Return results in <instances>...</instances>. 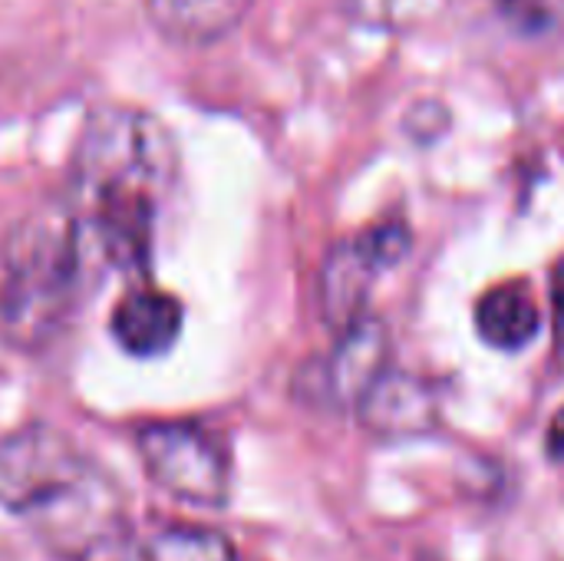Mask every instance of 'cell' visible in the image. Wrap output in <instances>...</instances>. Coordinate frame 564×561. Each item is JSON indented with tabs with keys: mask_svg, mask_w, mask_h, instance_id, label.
I'll use <instances>...</instances> for the list:
<instances>
[{
	"mask_svg": "<svg viewBox=\"0 0 564 561\" xmlns=\"http://www.w3.org/2000/svg\"><path fill=\"white\" fill-rule=\"evenodd\" d=\"M410 248V228L403 222H380L367 231L344 238L330 248L321 268V308L327 324L340 334L367 314L373 278L397 265Z\"/></svg>",
	"mask_w": 564,
	"mask_h": 561,
	"instance_id": "5b68a950",
	"label": "cell"
},
{
	"mask_svg": "<svg viewBox=\"0 0 564 561\" xmlns=\"http://www.w3.org/2000/svg\"><path fill=\"white\" fill-rule=\"evenodd\" d=\"M360 410L373 433L406 436V433H420L433 423L436 403H433V393L420 380L383 370L377 377V384L364 393Z\"/></svg>",
	"mask_w": 564,
	"mask_h": 561,
	"instance_id": "9c48e42d",
	"label": "cell"
},
{
	"mask_svg": "<svg viewBox=\"0 0 564 561\" xmlns=\"http://www.w3.org/2000/svg\"><path fill=\"white\" fill-rule=\"evenodd\" d=\"M172 132L139 106H99L76 136L66 208L102 271L142 278L162 198L175 185Z\"/></svg>",
	"mask_w": 564,
	"mask_h": 561,
	"instance_id": "6da1fadb",
	"label": "cell"
},
{
	"mask_svg": "<svg viewBox=\"0 0 564 561\" xmlns=\"http://www.w3.org/2000/svg\"><path fill=\"white\" fill-rule=\"evenodd\" d=\"M476 327L486 344L499 350H519L539 334L542 314L525 284H499L479 298Z\"/></svg>",
	"mask_w": 564,
	"mask_h": 561,
	"instance_id": "30bf717a",
	"label": "cell"
},
{
	"mask_svg": "<svg viewBox=\"0 0 564 561\" xmlns=\"http://www.w3.org/2000/svg\"><path fill=\"white\" fill-rule=\"evenodd\" d=\"M116 344L132 357H159L172 350L182 334V304L155 288L126 291L109 317Z\"/></svg>",
	"mask_w": 564,
	"mask_h": 561,
	"instance_id": "52a82bcc",
	"label": "cell"
},
{
	"mask_svg": "<svg viewBox=\"0 0 564 561\" xmlns=\"http://www.w3.org/2000/svg\"><path fill=\"white\" fill-rule=\"evenodd\" d=\"M0 265V321L26 347L53 337L106 274L66 202L20 222Z\"/></svg>",
	"mask_w": 564,
	"mask_h": 561,
	"instance_id": "3957f363",
	"label": "cell"
},
{
	"mask_svg": "<svg viewBox=\"0 0 564 561\" xmlns=\"http://www.w3.org/2000/svg\"><path fill=\"white\" fill-rule=\"evenodd\" d=\"M248 10L251 0H145L152 26L178 46H208L228 36Z\"/></svg>",
	"mask_w": 564,
	"mask_h": 561,
	"instance_id": "ba28073f",
	"label": "cell"
},
{
	"mask_svg": "<svg viewBox=\"0 0 564 561\" xmlns=\"http://www.w3.org/2000/svg\"><path fill=\"white\" fill-rule=\"evenodd\" d=\"M0 506L69 561L102 559L126 539L119 486L53 427L0 440Z\"/></svg>",
	"mask_w": 564,
	"mask_h": 561,
	"instance_id": "7a4b0ae2",
	"label": "cell"
},
{
	"mask_svg": "<svg viewBox=\"0 0 564 561\" xmlns=\"http://www.w3.org/2000/svg\"><path fill=\"white\" fill-rule=\"evenodd\" d=\"M135 446L159 489L202 509L225 506L231 466L218 436L195 423H149L139 430Z\"/></svg>",
	"mask_w": 564,
	"mask_h": 561,
	"instance_id": "277c9868",
	"label": "cell"
},
{
	"mask_svg": "<svg viewBox=\"0 0 564 561\" xmlns=\"http://www.w3.org/2000/svg\"><path fill=\"white\" fill-rule=\"evenodd\" d=\"M145 561H241L235 546L212 529L198 526H172L159 532L149 549Z\"/></svg>",
	"mask_w": 564,
	"mask_h": 561,
	"instance_id": "8fae6325",
	"label": "cell"
},
{
	"mask_svg": "<svg viewBox=\"0 0 564 561\" xmlns=\"http://www.w3.org/2000/svg\"><path fill=\"white\" fill-rule=\"evenodd\" d=\"M499 10L519 33H545L558 26L564 0H499Z\"/></svg>",
	"mask_w": 564,
	"mask_h": 561,
	"instance_id": "7c38bea8",
	"label": "cell"
},
{
	"mask_svg": "<svg viewBox=\"0 0 564 561\" xmlns=\"http://www.w3.org/2000/svg\"><path fill=\"white\" fill-rule=\"evenodd\" d=\"M387 354L390 337L383 321L364 314L360 321L344 327L334 354L317 364L324 397H330V403H360L364 393L387 370Z\"/></svg>",
	"mask_w": 564,
	"mask_h": 561,
	"instance_id": "8992f818",
	"label": "cell"
},
{
	"mask_svg": "<svg viewBox=\"0 0 564 561\" xmlns=\"http://www.w3.org/2000/svg\"><path fill=\"white\" fill-rule=\"evenodd\" d=\"M545 446H549V456H552L555 463H564V407L555 413V420H552V427H549Z\"/></svg>",
	"mask_w": 564,
	"mask_h": 561,
	"instance_id": "4fadbf2b",
	"label": "cell"
},
{
	"mask_svg": "<svg viewBox=\"0 0 564 561\" xmlns=\"http://www.w3.org/2000/svg\"><path fill=\"white\" fill-rule=\"evenodd\" d=\"M552 304H555L558 324L564 327V261L555 268V274H552Z\"/></svg>",
	"mask_w": 564,
	"mask_h": 561,
	"instance_id": "5bb4252c",
	"label": "cell"
}]
</instances>
